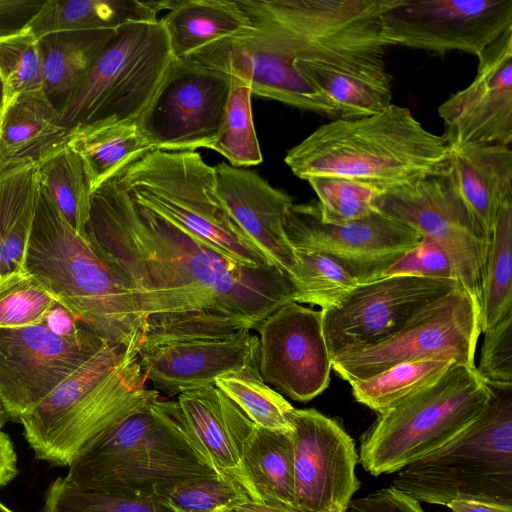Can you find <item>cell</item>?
<instances>
[{
	"mask_svg": "<svg viewBox=\"0 0 512 512\" xmlns=\"http://www.w3.org/2000/svg\"><path fill=\"white\" fill-rule=\"evenodd\" d=\"M85 233L130 288L144 322L138 351L256 329L295 299L281 268L239 264L133 200L115 179L92 193Z\"/></svg>",
	"mask_w": 512,
	"mask_h": 512,
	"instance_id": "obj_1",
	"label": "cell"
},
{
	"mask_svg": "<svg viewBox=\"0 0 512 512\" xmlns=\"http://www.w3.org/2000/svg\"><path fill=\"white\" fill-rule=\"evenodd\" d=\"M254 28L242 66L254 94L329 118L392 104L382 15L394 0H237Z\"/></svg>",
	"mask_w": 512,
	"mask_h": 512,
	"instance_id": "obj_2",
	"label": "cell"
},
{
	"mask_svg": "<svg viewBox=\"0 0 512 512\" xmlns=\"http://www.w3.org/2000/svg\"><path fill=\"white\" fill-rule=\"evenodd\" d=\"M449 146L408 108L391 104L374 114L334 119L288 150L284 161L300 179H353L384 191L443 168Z\"/></svg>",
	"mask_w": 512,
	"mask_h": 512,
	"instance_id": "obj_3",
	"label": "cell"
},
{
	"mask_svg": "<svg viewBox=\"0 0 512 512\" xmlns=\"http://www.w3.org/2000/svg\"><path fill=\"white\" fill-rule=\"evenodd\" d=\"M24 269L87 330L138 353L144 322L127 282L71 228L42 187Z\"/></svg>",
	"mask_w": 512,
	"mask_h": 512,
	"instance_id": "obj_4",
	"label": "cell"
},
{
	"mask_svg": "<svg viewBox=\"0 0 512 512\" xmlns=\"http://www.w3.org/2000/svg\"><path fill=\"white\" fill-rule=\"evenodd\" d=\"M217 474L185 423L176 400L154 398L87 442L64 477L90 490L153 493L156 484Z\"/></svg>",
	"mask_w": 512,
	"mask_h": 512,
	"instance_id": "obj_5",
	"label": "cell"
},
{
	"mask_svg": "<svg viewBox=\"0 0 512 512\" xmlns=\"http://www.w3.org/2000/svg\"><path fill=\"white\" fill-rule=\"evenodd\" d=\"M488 385L490 401L478 418L399 470L392 488L429 504L473 499L512 505V384Z\"/></svg>",
	"mask_w": 512,
	"mask_h": 512,
	"instance_id": "obj_6",
	"label": "cell"
},
{
	"mask_svg": "<svg viewBox=\"0 0 512 512\" xmlns=\"http://www.w3.org/2000/svg\"><path fill=\"white\" fill-rule=\"evenodd\" d=\"M133 200L250 268L277 266L229 215L198 152L153 150L114 178Z\"/></svg>",
	"mask_w": 512,
	"mask_h": 512,
	"instance_id": "obj_7",
	"label": "cell"
},
{
	"mask_svg": "<svg viewBox=\"0 0 512 512\" xmlns=\"http://www.w3.org/2000/svg\"><path fill=\"white\" fill-rule=\"evenodd\" d=\"M490 397L477 367L454 364L437 381L378 414L361 437L360 463L373 476L401 470L455 438Z\"/></svg>",
	"mask_w": 512,
	"mask_h": 512,
	"instance_id": "obj_8",
	"label": "cell"
},
{
	"mask_svg": "<svg viewBox=\"0 0 512 512\" xmlns=\"http://www.w3.org/2000/svg\"><path fill=\"white\" fill-rule=\"evenodd\" d=\"M172 60L160 19L120 26L60 109L62 125L69 130L97 121L138 122Z\"/></svg>",
	"mask_w": 512,
	"mask_h": 512,
	"instance_id": "obj_9",
	"label": "cell"
},
{
	"mask_svg": "<svg viewBox=\"0 0 512 512\" xmlns=\"http://www.w3.org/2000/svg\"><path fill=\"white\" fill-rule=\"evenodd\" d=\"M375 208L436 242L448 255L460 285L480 310L490 239L453 186L447 164L382 192Z\"/></svg>",
	"mask_w": 512,
	"mask_h": 512,
	"instance_id": "obj_10",
	"label": "cell"
},
{
	"mask_svg": "<svg viewBox=\"0 0 512 512\" xmlns=\"http://www.w3.org/2000/svg\"><path fill=\"white\" fill-rule=\"evenodd\" d=\"M480 333V310L459 286L425 306L389 338L335 357L332 369L350 383L399 363L423 359L443 358L476 367Z\"/></svg>",
	"mask_w": 512,
	"mask_h": 512,
	"instance_id": "obj_11",
	"label": "cell"
},
{
	"mask_svg": "<svg viewBox=\"0 0 512 512\" xmlns=\"http://www.w3.org/2000/svg\"><path fill=\"white\" fill-rule=\"evenodd\" d=\"M230 87V75L173 58L138 120L153 150L211 149L223 121Z\"/></svg>",
	"mask_w": 512,
	"mask_h": 512,
	"instance_id": "obj_12",
	"label": "cell"
},
{
	"mask_svg": "<svg viewBox=\"0 0 512 512\" xmlns=\"http://www.w3.org/2000/svg\"><path fill=\"white\" fill-rule=\"evenodd\" d=\"M107 343L85 327L63 334L44 321L0 328V397L10 419L19 420Z\"/></svg>",
	"mask_w": 512,
	"mask_h": 512,
	"instance_id": "obj_13",
	"label": "cell"
},
{
	"mask_svg": "<svg viewBox=\"0 0 512 512\" xmlns=\"http://www.w3.org/2000/svg\"><path fill=\"white\" fill-rule=\"evenodd\" d=\"M512 28V0H394L382 15L390 46L477 59Z\"/></svg>",
	"mask_w": 512,
	"mask_h": 512,
	"instance_id": "obj_14",
	"label": "cell"
},
{
	"mask_svg": "<svg viewBox=\"0 0 512 512\" xmlns=\"http://www.w3.org/2000/svg\"><path fill=\"white\" fill-rule=\"evenodd\" d=\"M459 286L455 279L399 275L359 284L336 306L321 310L332 360L389 338L425 306Z\"/></svg>",
	"mask_w": 512,
	"mask_h": 512,
	"instance_id": "obj_15",
	"label": "cell"
},
{
	"mask_svg": "<svg viewBox=\"0 0 512 512\" xmlns=\"http://www.w3.org/2000/svg\"><path fill=\"white\" fill-rule=\"evenodd\" d=\"M284 230L293 250L331 257L360 284L380 278L421 239L414 229L378 210L341 225L325 223L315 200L293 203L286 214Z\"/></svg>",
	"mask_w": 512,
	"mask_h": 512,
	"instance_id": "obj_16",
	"label": "cell"
},
{
	"mask_svg": "<svg viewBox=\"0 0 512 512\" xmlns=\"http://www.w3.org/2000/svg\"><path fill=\"white\" fill-rule=\"evenodd\" d=\"M295 508L302 512H347L360 487L358 454L343 427L316 409L290 414Z\"/></svg>",
	"mask_w": 512,
	"mask_h": 512,
	"instance_id": "obj_17",
	"label": "cell"
},
{
	"mask_svg": "<svg viewBox=\"0 0 512 512\" xmlns=\"http://www.w3.org/2000/svg\"><path fill=\"white\" fill-rule=\"evenodd\" d=\"M259 332V375L281 395L308 402L330 382L332 358L321 310L289 302L263 319Z\"/></svg>",
	"mask_w": 512,
	"mask_h": 512,
	"instance_id": "obj_18",
	"label": "cell"
},
{
	"mask_svg": "<svg viewBox=\"0 0 512 512\" xmlns=\"http://www.w3.org/2000/svg\"><path fill=\"white\" fill-rule=\"evenodd\" d=\"M448 146L512 143V28L478 58L473 81L438 108Z\"/></svg>",
	"mask_w": 512,
	"mask_h": 512,
	"instance_id": "obj_19",
	"label": "cell"
},
{
	"mask_svg": "<svg viewBox=\"0 0 512 512\" xmlns=\"http://www.w3.org/2000/svg\"><path fill=\"white\" fill-rule=\"evenodd\" d=\"M138 361L151 389L172 398L258 365V337L242 330L226 337L172 341L138 351Z\"/></svg>",
	"mask_w": 512,
	"mask_h": 512,
	"instance_id": "obj_20",
	"label": "cell"
},
{
	"mask_svg": "<svg viewBox=\"0 0 512 512\" xmlns=\"http://www.w3.org/2000/svg\"><path fill=\"white\" fill-rule=\"evenodd\" d=\"M216 191L223 206L244 231L279 268L291 275L296 259L285 230L292 197L271 186L254 171L224 162L214 167Z\"/></svg>",
	"mask_w": 512,
	"mask_h": 512,
	"instance_id": "obj_21",
	"label": "cell"
},
{
	"mask_svg": "<svg viewBox=\"0 0 512 512\" xmlns=\"http://www.w3.org/2000/svg\"><path fill=\"white\" fill-rule=\"evenodd\" d=\"M176 401L214 471L235 481L245 492L241 456L256 425L214 384L185 391Z\"/></svg>",
	"mask_w": 512,
	"mask_h": 512,
	"instance_id": "obj_22",
	"label": "cell"
},
{
	"mask_svg": "<svg viewBox=\"0 0 512 512\" xmlns=\"http://www.w3.org/2000/svg\"><path fill=\"white\" fill-rule=\"evenodd\" d=\"M157 397H160L159 393L146 386L137 351H129L96 394L56 438L43 460L56 466H68L87 442Z\"/></svg>",
	"mask_w": 512,
	"mask_h": 512,
	"instance_id": "obj_23",
	"label": "cell"
},
{
	"mask_svg": "<svg viewBox=\"0 0 512 512\" xmlns=\"http://www.w3.org/2000/svg\"><path fill=\"white\" fill-rule=\"evenodd\" d=\"M131 350L135 349L107 343L46 398L19 417L25 438L37 459L43 460L56 438Z\"/></svg>",
	"mask_w": 512,
	"mask_h": 512,
	"instance_id": "obj_24",
	"label": "cell"
},
{
	"mask_svg": "<svg viewBox=\"0 0 512 512\" xmlns=\"http://www.w3.org/2000/svg\"><path fill=\"white\" fill-rule=\"evenodd\" d=\"M447 172L464 204L490 239L501 207L512 200L511 147L449 146Z\"/></svg>",
	"mask_w": 512,
	"mask_h": 512,
	"instance_id": "obj_25",
	"label": "cell"
},
{
	"mask_svg": "<svg viewBox=\"0 0 512 512\" xmlns=\"http://www.w3.org/2000/svg\"><path fill=\"white\" fill-rule=\"evenodd\" d=\"M68 129L43 90L17 95L6 103L0 120V174L37 162L62 143Z\"/></svg>",
	"mask_w": 512,
	"mask_h": 512,
	"instance_id": "obj_26",
	"label": "cell"
},
{
	"mask_svg": "<svg viewBox=\"0 0 512 512\" xmlns=\"http://www.w3.org/2000/svg\"><path fill=\"white\" fill-rule=\"evenodd\" d=\"M64 142L81 157L92 193L153 151L139 123L132 121L77 124Z\"/></svg>",
	"mask_w": 512,
	"mask_h": 512,
	"instance_id": "obj_27",
	"label": "cell"
},
{
	"mask_svg": "<svg viewBox=\"0 0 512 512\" xmlns=\"http://www.w3.org/2000/svg\"><path fill=\"white\" fill-rule=\"evenodd\" d=\"M174 0H47L26 30L39 40L58 32L116 30L130 22L158 20Z\"/></svg>",
	"mask_w": 512,
	"mask_h": 512,
	"instance_id": "obj_28",
	"label": "cell"
},
{
	"mask_svg": "<svg viewBox=\"0 0 512 512\" xmlns=\"http://www.w3.org/2000/svg\"><path fill=\"white\" fill-rule=\"evenodd\" d=\"M160 20L175 59H183L215 41L243 35L254 28L237 0H176Z\"/></svg>",
	"mask_w": 512,
	"mask_h": 512,
	"instance_id": "obj_29",
	"label": "cell"
},
{
	"mask_svg": "<svg viewBox=\"0 0 512 512\" xmlns=\"http://www.w3.org/2000/svg\"><path fill=\"white\" fill-rule=\"evenodd\" d=\"M40 190L36 162L0 174V282L25 271Z\"/></svg>",
	"mask_w": 512,
	"mask_h": 512,
	"instance_id": "obj_30",
	"label": "cell"
},
{
	"mask_svg": "<svg viewBox=\"0 0 512 512\" xmlns=\"http://www.w3.org/2000/svg\"><path fill=\"white\" fill-rule=\"evenodd\" d=\"M241 470L250 500L295 508L290 432L256 426L244 445Z\"/></svg>",
	"mask_w": 512,
	"mask_h": 512,
	"instance_id": "obj_31",
	"label": "cell"
},
{
	"mask_svg": "<svg viewBox=\"0 0 512 512\" xmlns=\"http://www.w3.org/2000/svg\"><path fill=\"white\" fill-rule=\"evenodd\" d=\"M115 30L58 32L38 40L43 63V87L60 111L86 77Z\"/></svg>",
	"mask_w": 512,
	"mask_h": 512,
	"instance_id": "obj_32",
	"label": "cell"
},
{
	"mask_svg": "<svg viewBox=\"0 0 512 512\" xmlns=\"http://www.w3.org/2000/svg\"><path fill=\"white\" fill-rule=\"evenodd\" d=\"M36 163L41 187L71 228L86 238L92 191L81 157L63 141Z\"/></svg>",
	"mask_w": 512,
	"mask_h": 512,
	"instance_id": "obj_33",
	"label": "cell"
},
{
	"mask_svg": "<svg viewBox=\"0 0 512 512\" xmlns=\"http://www.w3.org/2000/svg\"><path fill=\"white\" fill-rule=\"evenodd\" d=\"M510 313H512V200L501 207L490 236L482 280L481 333Z\"/></svg>",
	"mask_w": 512,
	"mask_h": 512,
	"instance_id": "obj_34",
	"label": "cell"
},
{
	"mask_svg": "<svg viewBox=\"0 0 512 512\" xmlns=\"http://www.w3.org/2000/svg\"><path fill=\"white\" fill-rule=\"evenodd\" d=\"M454 364L443 358L403 362L350 385L356 401L381 414L437 381Z\"/></svg>",
	"mask_w": 512,
	"mask_h": 512,
	"instance_id": "obj_35",
	"label": "cell"
},
{
	"mask_svg": "<svg viewBox=\"0 0 512 512\" xmlns=\"http://www.w3.org/2000/svg\"><path fill=\"white\" fill-rule=\"evenodd\" d=\"M214 385L258 427L291 432L294 407L260 377L258 365L218 377Z\"/></svg>",
	"mask_w": 512,
	"mask_h": 512,
	"instance_id": "obj_36",
	"label": "cell"
},
{
	"mask_svg": "<svg viewBox=\"0 0 512 512\" xmlns=\"http://www.w3.org/2000/svg\"><path fill=\"white\" fill-rule=\"evenodd\" d=\"M293 251L296 266L289 278L295 289L294 302L329 309L360 284L348 270L325 254Z\"/></svg>",
	"mask_w": 512,
	"mask_h": 512,
	"instance_id": "obj_37",
	"label": "cell"
},
{
	"mask_svg": "<svg viewBox=\"0 0 512 512\" xmlns=\"http://www.w3.org/2000/svg\"><path fill=\"white\" fill-rule=\"evenodd\" d=\"M230 77L223 121L211 150L224 156L233 167L257 165L263 157L253 123L251 86L244 79Z\"/></svg>",
	"mask_w": 512,
	"mask_h": 512,
	"instance_id": "obj_38",
	"label": "cell"
},
{
	"mask_svg": "<svg viewBox=\"0 0 512 512\" xmlns=\"http://www.w3.org/2000/svg\"><path fill=\"white\" fill-rule=\"evenodd\" d=\"M153 493L174 512H217L249 499L232 479L195 475L158 483Z\"/></svg>",
	"mask_w": 512,
	"mask_h": 512,
	"instance_id": "obj_39",
	"label": "cell"
},
{
	"mask_svg": "<svg viewBox=\"0 0 512 512\" xmlns=\"http://www.w3.org/2000/svg\"><path fill=\"white\" fill-rule=\"evenodd\" d=\"M43 512H174L154 493L122 494L76 487L59 477L47 489Z\"/></svg>",
	"mask_w": 512,
	"mask_h": 512,
	"instance_id": "obj_40",
	"label": "cell"
},
{
	"mask_svg": "<svg viewBox=\"0 0 512 512\" xmlns=\"http://www.w3.org/2000/svg\"><path fill=\"white\" fill-rule=\"evenodd\" d=\"M318 197L323 222L345 224L365 218L377 211L375 201L384 192L373 184L332 176L311 177L307 180Z\"/></svg>",
	"mask_w": 512,
	"mask_h": 512,
	"instance_id": "obj_41",
	"label": "cell"
},
{
	"mask_svg": "<svg viewBox=\"0 0 512 512\" xmlns=\"http://www.w3.org/2000/svg\"><path fill=\"white\" fill-rule=\"evenodd\" d=\"M0 79L6 103L19 94L42 90L43 63L39 43L26 29L0 37Z\"/></svg>",
	"mask_w": 512,
	"mask_h": 512,
	"instance_id": "obj_42",
	"label": "cell"
},
{
	"mask_svg": "<svg viewBox=\"0 0 512 512\" xmlns=\"http://www.w3.org/2000/svg\"><path fill=\"white\" fill-rule=\"evenodd\" d=\"M57 303L32 275L23 271L0 282V328H17L44 321Z\"/></svg>",
	"mask_w": 512,
	"mask_h": 512,
	"instance_id": "obj_43",
	"label": "cell"
},
{
	"mask_svg": "<svg viewBox=\"0 0 512 512\" xmlns=\"http://www.w3.org/2000/svg\"><path fill=\"white\" fill-rule=\"evenodd\" d=\"M477 371L488 384H512V313L484 332Z\"/></svg>",
	"mask_w": 512,
	"mask_h": 512,
	"instance_id": "obj_44",
	"label": "cell"
},
{
	"mask_svg": "<svg viewBox=\"0 0 512 512\" xmlns=\"http://www.w3.org/2000/svg\"><path fill=\"white\" fill-rule=\"evenodd\" d=\"M455 279L456 273L445 251L433 240L421 239L381 275ZM458 281V280H457Z\"/></svg>",
	"mask_w": 512,
	"mask_h": 512,
	"instance_id": "obj_45",
	"label": "cell"
},
{
	"mask_svg": "<svg viewBox=\"0 0 512 512\" xmlns=\"http://www.w3.org/2000/svg\"><path fill=\"white\" fill-rule=\"evenodd\" d=\"M351 512H424L419 502L392 488L351 500Z\"/></svg>",
	"mask_w": 512,
	"mask_h": 512,
	"instance_id": "obj_46",
	"label": "cell"
},
{
	"mask_svg": "<svg viewBox=\"0 0 512 512\" xmlns=\"http://www.w3.org/2000/svg\"><path fill=\"white\" fill-rule=\"evenodd\" d=\"M44 3L41 0H0V37L25 30Z\"/></svg>",
	"mask_w": 512,
	"mask_h": 512,
	"instance_id": "obj_47",
	"label": "cell"
},
{
	"mask_svg": "<svg viewBox=\"0 0 512 512\" xmlns=\"http://www.w3.org/2000/svg\"><path fill=\"white\" fill-rule=\"evenodd\" d=\"M17 456L9 436L0 430V487L17 475Z\"/></svg>",
	"mask_w": 512,
	"mask_h": 512,
	"instance_id": "obj_48",
	"label": "cell"
},
{
	"mask_svg": "<svg viewBox=\"0 0 512 512\" xmlns=\"http://www.w3.org/2000/svg\"><path fill=\"white\" fill-rule=\"evenodd\" d=\"M453 512H512V505L473 499H455L446 504Z\"/></svg>",
	"mask_w": 512,
	"mask_h": 512,
	"instance_id": "obj_49",
	"label": "cell"
},
{
	"mask_svg": "<svg viewBox=\"0 0 512 512\" xmlns=\"http://www.w3.org/2000/svg\"><path fill=\"white\" fill-rule=\"evenodd\" d=\"M217 512H302L296 508L276 503H261L246 499Z\"/></svg>",
	"mask_w": 512,
	"mask_h": 512,
	"instance_id": "obj_50",
	"label": "cell"
},
{
	"mask_svg": "<svg viewBox=\"0 0 512 512\" xmlns=\"http://www.w3.org/2000/svg\"><path fill=\"white\" fill-rule=\"evenodd\" d=\"M10 419L9 414L7 412V409L0 397V430L2 427L7 423V421Z\"/></svg>",
	"mask_w": 512,
	"mask_h": 512,
	"instance_id": "obj_51",
	"label": "cell"
},
{
	"mask_svg": "<svg viewBox=\"0 0 512 512\" xmlns=\"http://www.w3.org/2000/svg\"><path fill=\"white\" fill-rule=\"evenodd\" d=\"M5 104H6V99H5L4 85L0 79V120H1L4 108H5Z\"/></svg>",
	"mask_w": 512,
	"mask_h": 512,
	"instance_id": "obj_52",
	"label": "cell"
},
{
	"mask_svg": "<svg viewBox=\"0 0 512 512\" xmlns=\"http://www.w3.org/2000/svg\"><path fill=\"white\" fill-rule=\"evenodd\" d=\"M0 512H13L9 508H7L3 503L0 502Z\"/></svg>",
	"mask_w": 512,
	"mask_h": 512,
	"instance_id": "obj_53",
	"label": "cell"
}]
</instances>
